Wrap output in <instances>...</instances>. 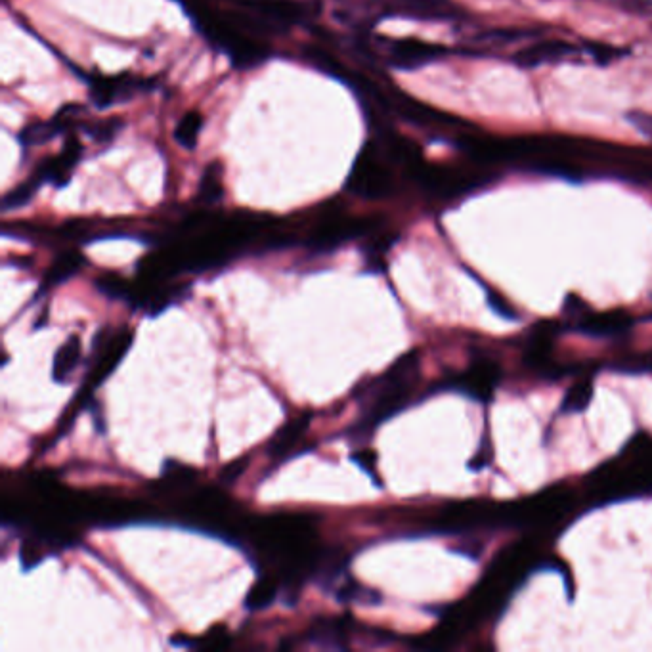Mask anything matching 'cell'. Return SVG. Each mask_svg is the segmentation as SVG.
Masks as SVG:
<instances>
[{"label":"cell","instance_id":"obj_1","mask_svg":"<svg viewBox=\"0 0 652 652\" xmlns=\"http://www.w3.org/2000/svg\"><path fill=\"white\" fill-rule=\"evenodd\" d=\"M417 379L419 356L417 352H408L400 360H396L385 375L368 385L364 396L370 400V404L356 427V433L368 435L381 421L404 410L415 391Z\"/></svg>","mask_w":652,"mask_h":652},{"label":"cell","instance_id":"obj_3","mask_svg":"<svg viewBox=\"0 0 652 652\" xmlns=\"http://www.w3.org/2000/svg\"><path fill=\"white\" fill-rule=\"evenodd\" d=\"M188 12L196 22L197 31L213 46L224 50L234 66L241 69L259 66L268 58V48L264 44L257 43L253 37L241 33L226 20L211 16L209 10L197 6V10L190 8Z\"/></svg>","mask_w":652,"mask_h":652},{"label":"cell","instance_id":"obj_12","mask_svg":"<svg viewBox=\"0 0 652 652\" xmlns=\"http://www.w3.org/2000/svg\"><path fill=\"white\" fill-rule=\"evenodd\" d=\"M631 320L624 312H607L595 314L582 320L580 327L591 335H618L630 327Z\"/></svg>","mask_w":652,"mask_h":652},{"label":"cell","instance_id":"obj_10","mask_svg":"<svg viewBox=\"0 0 652 652\" xmlns=\"http://www.w3.org/2000/svg\"><path fill=\"white\" fill-rule=\"evenodd\" d=\"M572 50H574L572 44L551 39V41H544V43H536L528 46V48H522L513 56V60H515L517 66L521 67L542 66V64H553V62L563 60Z\"/></svg>","mask_w":652,"mask_h":652},{"label":"cell","instance_id":"obj_17","mask_svg":"<svg viewBox=\"0 0 652 652\" xmlns=\"http://www.w3.org/2000/svg\"><path fill=\"white\" fill-rule=\"evenodd\" d=\"M41 180L33 174L29 176L23 184H20L18 188H14L8 196L4 197V211H10V209H18L25 205L27 201H31V197L35 196V192L41 188Z\"/></svg>","mask_w":652,"mask_h":652},{"label":"cell","instance_id":"obj_9","mask_svg":"<svg viewBox=\"0 0 652 652\" xmlns=\"http://www.w3.org/2000/svg\"><path fill=\"white\" fill-rule=\"evenodd\" d=\"M81 153H83V146L79 140H69L64 148V152L60 153L58 157H52V159H46L43 161L37 171H35V176L41 180V182H50L54 186H64L69 180V176L73 173L75 165L79 163L81 159Z\"/></svg>","mask_w":652,"mask_h":652},{"label":"cell","instance_id":"obj_6","mask_svg":"<svg viewBox=\"0 0 652 652\" xmlns=\"http://www.w3.org/2000/svg\"><path fill=\"white\" fill-rule=\"evenodd\" d=\"M146 87L148 83L138 77H98L90 81V100L96 108H109Z\"/></svg>","mask_w":652,"mask_h":652},{"label":"cell","instance_id":"obj_24","mask_svg":"<svg viewBox=\"0 0 652 652\" xmlns=\"http://www.w3.org/2000/svg\"><path fill=\"white\" fill-rule=\"evenodd\" d=\"M241 471H243V459H240V461H236L232 467L228 465L226 469H224V473H222V480H226V482H230V480L236 479L238 475H240Z\"/></svg>","mask_w":652,"mask_h":652},{"label":"cell","instance_id":"obj_7","mask_svg":"<svg viewBox=\"0 0 652 652\" xmlns=\"http://www.w3.org/2000/svg\"><path fill=\"white\" fill-rule=\"evenodd\" d=\"M500 383V368L494 360H477L469 370L459 377L457 389L477 398L490 400Z\"/></svg>","mask_w":652,"mask_h":652},{"label":"cell","instance_id":"obj_14","mask_svg":"<svg viewBox=\"0 0 652 652\" xmlns=\"http://www.w3.org/2000/svg\"><path fill=\"white\" fill-rule=\"evenodd\" d=\"M83 262H85L83 255H79L77 251H69V253H64L62 257H58L56 262L50 266V270H48V274L44 278L43 289L66 282L67 278H71L75 272H79Z\"/></svg>","mask_w":652,"mask_h":652},{"label":"cell","instance_id":"obj_19","mask_svg":"<svg viewBox=\"0 0 652 652\" xmlns=\"http://www.w3.org/2000/svg\"><path fill=\"white\" fill-rule=\"evenodd\" d=\"M220 169L211 165L203 178H201V184H199V197L205 201V203H213V201H218L220 196H222V182H220Z\"/></svg>","mask_w":652,"mask_h":652},{"label":"cell","instance_id":"obj_5","mask_svg":"<svg viewBox=\"0 0 652 652\" xmlns=\"http://www.w3.org/2000/svg\"><path fill=\"white\" fill-rule=\"evenodd\" d=\"M131 343L132 333L129 329H119L117 333L108 335L106 343H102V333H98V337L94 341L98 358H96L94 368L87 375V385L90 389L98 387L109 373L117 368V364L121 362V358L131 347Z\"/></svg>","mask_w":652,"mask_h":652},{"label":"cell","instance_id":"obj_20","mask_svg":"<svg viewBox=\"0 0 652 652\" xmlns=\"http://www.w3.org/2000/svg\"><path fill=\"white\" fill-rule=\"evenodd\" d=\"M96 287L106 293L108 297H113V299H129L132 293L131 285L123 282L119 276L115 274H104L96 280Z\"/></svg>","mask_w":652,"mask_h":652},{"label":"cell","instance_id":"obj_15","mask_svg":"<svg viewBox=\"0 0 652 652\" xmlns=\"http://www.w3.org/2000/svg\"><path fill=\"white\" fill-rule=\"evenodd\" d=\"M278 589H280V584L274 576H262L261 580L251 587V591L245 599V607L249 610L266 609L276 599Z\"/></svg>","mask_w":652,"mask_h":652},{"label":"cell","instance_id":"obj_4","mask_svg":"<svg viewBox=\"0 0 652 652\" xmlns=\"http://www.w3.org/2000/svg\"><path fill=\"white\" fill-rule=\"evenodd\" d=\"M347 186L348 190L362 197H385L391 192V173L373 153V146H366V150L356 157Z\"/></svg>","mask_w":652,"mask_h":652},{"label":"cell","instance_id":"obj_11","mask_svg":"<svg viewBox=\"0 0 652 652\" xmlns=\"http://www.w3.org/2000/svg\"><path fill=\"white\" fill-rule=\"evenodd\" d=\"M79 358H81V339L77 335H71L54 356V368H52L54 379L58 383H67L71 373L79 364Z\"/></svg>","mask_w":652,"mask_h":652},{"label":"cell","instance_id":"obj_22","mask_svg":"<svg viewBox=\"0 0 652 652\" xmlns=\"http://www.w3.org/2000/svg\"><path fill=\"white\" fill-rule=\"evenodd\" d=\"M620 2L624 8H628L631 12L643 14V16H652V0H616Z\"/></svg>","mask_w":652,"mask_h":652},{"label":"cell","instance_id":"obj_2","mask_svg":"<svg viewBox=\"0 0 652 652\" xmlns=\"http://www.w3.org/2000/svg\"><path fill=\"white\" fill-rule=\"evenodd\" d=\"M591 488L601 500L652 494L651 440H633L630 452L601 467L591 477Z\"/></svg>","mask_w":652,"mask_h":652},{"label":"cell","instance_id":"obj_13","mask_svg":"<svg viewBox=\"0 0 652 652\" xmlns=\"http://www.w3.org/2000/svg\"><path fill=\"white\" fill-rule=\"evenodd\" d=\"M306 427H308V415H301V417L289 421L274 436V440H272V444L268 448V456H285L299 442V436L305 433Z\"/></svg>","mask_w":652,"mask_h":652},{"label":"cell","instance_id":"obj_8","mask_svg":"<svg viewBox=\"0 0 652 652\" xmlns=\"http://www.w3.org/2000/svg\"><path fill=\"white\" fill-rule=\"evenodd\" d=\"M387 50V60L394 67L423 66L436 60L438 56L444 54L442 46L435 44L421 43L417 39H402V41H389L385 46Z\"/></svg>","mask_w":652,"mask_h":652},{"label":"cell","instance_id":"obj_23","mask_svg":"<svg viewBox=\"0 0 652 652\" xmlns=\"http://www.w3.org/2000/svg\"><path fill=\"white\" fill-rule=\"evenodd\" d=\"M633 121H635V125L641 129V131L645 132V134H649V136H652V117L651 115H643V113H635L633 115Z\"/></svg>","mask_w":652,"mask_h":652},{"label":"cell","instance_id":"obj_16","mask_svg":"<svg viewBox=\"0 0 652 652\" xmlns=\"http://www.w3.org/2000/svg\"><path fill=\"white\" fill-rule=\"evenodd\" d=\"M201 129H203V117H201V113L199 111H190V113H186L178 121L176 129H174V138H176V142L180 146L192 150V148H196L197 138H199Z\"/></svg>","mask_w":652,"mask_h":652},{"label":"cell","instance_id":"obj_18","mask_svg":"<svg viewBox=\"0 0 652 652\" xmlns=\"http://www.w3.org/2000/svg\"><path fill=\"white\" fill-rule=\"evenodd\" d=\"M591 383L587 381H580L576 383L570 391L566 392L565 400H563V412H582L591 400Z\"/></svg>","mask_w":652,"mask_h":652},{"label":"cell","instance_id":"obj_21","mask_svg":"<svg viewBox=\"0 0 652 652\" xmlns=\"http://www.w3.org/2000/svg\"><path fill=\"white\" fill-rule=\"evenodd\" d=\"M228 641H230L228 631L224 630V628H215L209 635L203 637L201 647H205V649H220V647H226Z\"/></svg>","mask_w":652,"mask_h":652}]
</instances>
